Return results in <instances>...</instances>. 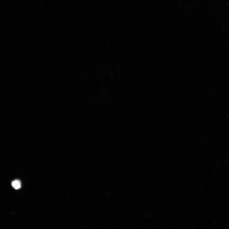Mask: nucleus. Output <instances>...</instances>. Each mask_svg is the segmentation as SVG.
Wrapping results in <instances>:
<instances>
[{"label":"nucleus","mask_w":229,"mask_h":229,"mask_svg":"<svg viewBox=\"0 0 229 229\" xmlns=\"http://www.w3.org/2000/svg\"><path fill=\"white\" fill-rule=\"evenodd\" d=\"M11 185L15 189H19L21 187V182L19 180H15L12 182Z\"/></svg>","instance_id":"obj_1"}]
</instances>
